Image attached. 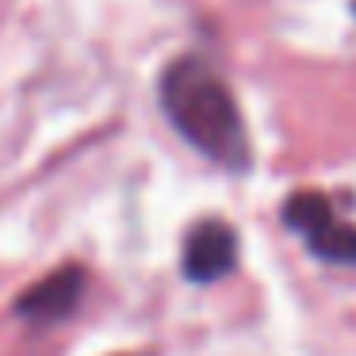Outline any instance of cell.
Returning <instances> with one entry per match:
<instances>
[{
    "label": "cell",
    "instance_id": "4",
    "mask_svg": "<svg viewBox=\"0 0 356 356\" xmlns=\"http://www.w3.org/2000/svg\"><path fill=\"white\" fill-rule=\"evenodd\" d=\"M81 295H85V272L77 264H65V268H54L50 276L27 287L16 299V310L31 322H58L77 307Z\"/></svg>",
    "mask_w": 356,
    "mask_h": 356
},
{
    "label": "cell",
    "instance_id": "1",
    "mask_svg": "<svg viewBox=\"0 0 356 356\" xmlns=\"http://www.w3.org/2000/svg\"><path fill=\"white\" fill-rule=\"evenodd\" d=\"M161 108L169 123L200 149L203 157L245 169L249 165V134L230 88L215 70L200 58H180L161 77Z\"/></svg>",
    "mask_w": 356,
    "mask_h": 356
},
{
    "label": "cell",
    "instance_id": "2",
    "mask_svg": "<svg viewBox=\"0 0 356 356\" xmlns=\"http://www.w3.org/2000/svg\"><path fill=\"white\" fill-rule=\"evenodd\" d=\"M284 222L307 241L314 257L330 264H356V226L341 222L322 192H295L284 203Z\"/></svg>",
    "mask_w": 356,
    "mask_h": 356
},
{
    "label": "cell",
    "instance_id": "3",
    "mask_svg": "<svg viewBox=\"0 0 356 356\" xmlns=\"http://www.w3.org/2000/svg\"><path fill=\"white\" fill-rule=\"evenodd\" d=\"M238 264V234L218 218L200 222L184 241V276L195 284H215Z\"/></svg>",
    "mask_w": 356,
    "mask_h": 356
}]
</instances>
